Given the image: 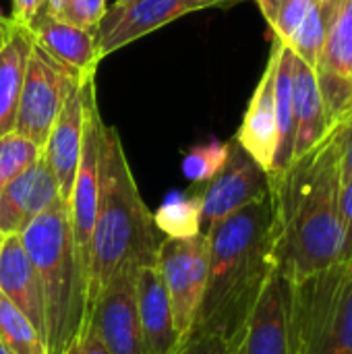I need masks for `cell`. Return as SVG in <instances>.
<instances>
[{
    "label": "cell",
    "mask_w": 352,
    "mask_h": 354,
    "mask_svg": "<svg viewBox=\"0 0 352 354\" xmlns=\"http://www.w3.org/2000/svg\"><path fill=\"white\" fill-rule=\"evenodd\" d=\"M344 124L346 112L305 156L268 174L274 263L288 284L338 263Z\"/></svg>",
    "instance_id": "obj_1"
},
{
    "label": "cell",
    "mask_w": 352,
    "mask_h": 354,
    "mask_svg": "<svg viewBox=\"0 0 352 354\" xmlns=\"http://www.w3.org/2000/svg\"><path fill=\"white\" fill-rule=\"evenodd\" d=\"M210 268L193 332L226 344L247 324L266 282L276 272L268 197L228 216L210 232Z\"/></svg>",
    "instance_id": "obj_2"
},
{
    "label": "cell",
    "mask_w": 352,
    "mask_h": 354,
    "mask_svg": "<svg viewBox=\"0 0 352 354\" xmlns=\"http://www.w3.org/2000/svg\"><path fill=\"white\" fill-rule=\"evenodd\" d=\"M156 230L154 216L141 199L129 166L120 133L116 127L106 124L100 147L98 212L85 284L83 330L102 290L124 266L156 259L160 245Z\"/></svg>",
    "instance_id": "obj_3"
},
{
    "label": "cell",
    "mask_w": 352,
    "mask_h": 354,
    "mask_svg": "<svg viewBox=\"0 0 352 354\" xmlns=\"http://www.w3.org/2000/svg\"><path fill=\"white\" fill-rule=\"evenodd\" d=\"M37 274L48 354H64L83 330V286L77 276L66 203L58 201L19 234Z\"/></svg>",
    "instance_id": "obj_4"
},
{
    "label": "cell",
    "mask_w": 352,
    "mask_h": 354,
    "mask_svg": "<svg viewBox=\"0 0 352 354\" xmlns=\"http://www.w3.org/2000/svg\"><path fill=\"white\" fill-rule=\"evenodd\" d=\"M351 268L338 261L303 282H284L288 354H326L334 311Z\"/></svg>",
    "instance_id": "obj_5"
},
{
    "label": "cell",
    "mask_w": 352,
    "mask_h": 354,
    "mask_svg": "<svg viewBox=\"0 0 352 354\" xmlns=\"http://www.w3.org/2000/svg\"><path fill=\"white\" fill-rule=\"evenodd\" d=\"M85 75L64 66L33 41L19 97L15 133L44 149L68 93Z\"/></svg>",
    "instance_id": "obj_6"
},
{
    "label": "cell",
    "mask_w": 352,
    "mask_h": 354,
    "mask_svg": "<svg viewBox=\"0 0 352 354\" xmlns=\"http://www.w3.org/2000/svg\"><path fill=\"white\" fill-rule=\"evenodd\" d=\"M104 127H106V122L102 120V114L98 108V95L93 91L87 100L77 176H75L73 191H71L68 201H66V218H68V230H71L73 259H75L77 276H79L81 286H83V295H85V284H87L91 234H93L95 212H98L100 147H102ZM83 303H85V299H83Z\"/></svg>",
    "instance_id": "obj_7"
},
{
    "label": "cell",
    "mask_w": 352,
    "mask_h": 354,
    "mask_svg": "<svg viewBox=\"0 0 352 354\" xmlns=\"http://www.w3.org/2000/svg\"><path fill=\"white\" fill-rule=\"evenodd\" d=\"M156 263L170 301L174 332L178 340L195 328L203 301L210 268V239L197 234L193 239H164L158 245Z\"/></svg>",
    "instance_id": "obj_8"
},
{
    "label": "cell",
    "mask_w": 352,
    "mask_h": 354,
    "mask_svg": "<svg viewBox=\"0 0 352 354\" xmlns=\"http://www.w3.org/2000/svg\"><path fill=\"white\" fill-rule=\"evenodd\" d=\"M241 0H116L93 29L100 60L160 27L205 8H224Z\"/></svg>",
    "instance_id": "obj_9"
},
{
    "label": "cell",
    "mask_w": 352,
    "mask_h": 354,
    "mask_svg": "<svg viewBox=\"0 0 352 354\" xmlns=\"http://www.w3.org/2000/svg\"><path fill=\"white\" fill-rule=\"evenodd\" d=\"M197 189L201 197V232H210L228 216L268 197V174L232 139L224 168Z\"/></svg>",
    "instance_id": "obj_10"
},
{
    "label": "cell",
    "mask_w": 352,
    "mask_h": 354,
    "mask_svg": "<svg viewBox=\"0 0 352 354\" xmlns=\"http://www.w3.org/2000/svg\"><path fill=\"white\" fill-rule=\"evenodd\" d=\"M137 266L139 263L124 266L108 282L85 326V330H91L102 340L110 354H145L135 292Z\"/></svg>",
    "instance_id": "obj_11"
},
{
    "label": "cell",
    "mask_w": 352,
    "mask_h": 354,
    "mask_svg": "<svg viewBox=\"0 0 352 354\" xmlns=\"http://www.w3.org/2000/svg\"><path fill=\"white\" fill-rule=\"evenodd\" d=\"M315 75L334 122L352 106V0H338Z\"/></svg>",
    "instance_id": "obj_12"
},
{
    "label": "cell",
    "mask_w": 352,
    "mask_h": 354,
    "mask_svg": "<svg viewBox=\"0 0 352 354\" xmlns=\"http://www.w3.org/2000/svg\"><path fill=\"white\" fill-rule=\"evenodd\" d=\"M93 91H95V73H87L79 81V85L68 93V97L48 135V141L44 145V158L56 176L58 191H60V197L64 203L68 201L75 176H77L87 100Z\"/></svg>",
    "instance_id": "obj_13"
},
{
    "label": "cell",
    "mask_w": 352,
    "mask_h": 354,
    "mask_svg": "<svg viewBox=\"0 0 352 354\" xmlns=\"http://www.w3.org/2000/svg\"><path fill=\"white\" fill-rule=\"evenodd\" d=\"M276 64H278V46L274 41L268 64L257 81V87L249 100L243 122L234 137V141L255 160V164L266 174L274 170V160L278 151V118H276V97H274Z\"/></svg>",
    "instance_id": "obj_14"
},
{
    "label": "cell",
    "mask_w": 352,
    "mask_h": 354,
    "mask_svg": "<svg viewBox=\"0 0 352 354\" xmlns=\"http://www.w3.org/2000/svg\"><path fill=\"white\" fill-rule=\"evenodd\" d=\"M62 201L54 172L41 156L33 166L0 189V230L21 234L31 220Z\"/></svg>",
    "instance_id": "obj_15"
},
{
    "label": "cell",
    "mask_w": 352,
    "mask_h": 354,
    "mask_svg": "<svg viewBox=\"0 0 352 354\" xmlns=\"http://www.w3.org/2000/svg\"><path fill=\"white\" fill-rule=\"evenodd\" d=\"M228 354H288L286 286L278 272L266 282L243 330L228 342Z\"/></svg>",
    "instance_id": "obj_16"
},
{
    "label": "cell",
    "mask_w": 352,
    "mask_h": 354,
    "mask_svg": "<svg viewBox=\"0 0 352 354\" xmlns=\"http://www.w3.org/2000/svg\"><path fill=\"white\" fill-rule=\"evenodd\" d=\"M135 292L145 354H168L178 344V336L156 259L137 266Z\"/></svg>",
    "instance_id": "obj_17"
},
{
    "label": "cell",
    "mask_w": 352,
    "mask_h": 354,
    "mask_svg": "<svg viewBox=\"0 0 352 354\" xmlns=\"http://www.w3.org/2000/svg\"><path fill=\"white\" fill-rule=\"evenodd\" d=\"M0 292L33 324L46 340L44 299L37 274L23 249L19 234L4 236L0 247Z\"/></svg>",
    "instance_id": "obj_18"
},
{
    "label": "cell",
    "mask_w": 352,
    "mask_h": 354,
    "mask_svg": "<svg viewBox=\"0 0 352 354\" xmlns=\"http://www.w3.org/2000/svg\"><path fill=\"white\" fill-rule=\"evenodd\" d=\"M33 41L44 48L52 58L77 73H95L102 62L95 48V35L91 29L77 27L60 17L41 10L29 25Z\"/></svg>",
    "instance_id": "obj_19"
},
{
    "label": "cell",
    "mask_w": 352,
    "mask_h": 354,
    "mask_svg": "<svg viewBox=\"0 0 352 354\" xmlns=\"http://www.w3.org/2000/svg\"><path fill=\"white\" fill-rule=\"evenodd\" d=\"M293 104H295V151L293 160L305 156L330 129L324 95L315 71L295 56L293 60Z\"/></svg>",
    "instance_id": "obj_20"
},
{
    "label": "cell",
    "mask_w": 352,
    "mask_h": 354,
    "mask_svg": "<svg viewBox=\"0 0 352 354\" xmlns=\"http://www.w3.org/2000/svg\"><path fill=\"white\" fill-rule=\"evenodd\" d=\"M31 48L33 35L29 27L15 25L0 50V137L15 131L17 108Z\"/></svg>",
    "instance_id": "obj_21"
},
{
    "label": "cell",
    "mask_w": 352,
    "mask_h": 354,
    "mask_svg": "<svg viewBox=\"0 0 352 354\" xmlns=\"http://www.w3.org/2000/svg\"><path fill=\"white\" fill-rule=\"evenodd\" d=\"M276 46H278V64H276L274 97H276V118H278V151L274 160V170L270 174L284 170L293 162V151H295V104H293L295 54L288 46L280 41H276Z\"/></svg>",
    "instance_id": "obj_22"
},
{
    "label": "cell",
    "mask_w": 352,
    "mask_h": 354,
    "mask_svg": "<svg viewBox=\"0 0 352 354\" xmlns=\"http://www.w3.org/2000/svg\"><path fill=\"white\" fill-rule=\"evenodd\" d=\"M201 197L199 193H170L156 209L154 224L166 239H193L201 234Z\"/></svg>",
    "instance_id": "obj_23"
},
{
    "label": "cell",
    "mask_w": 352,
    "mask_h": 354,
    "mask_svg": "<svg viewBox=\"0 0 352 354\" xmlns=\"http://www.w3.org/2000/svg\"><path fill=\"white\" fill-rule=\"evenodd\" d=\"M336 6H338V0H317L311 12L307 15V19L303 21V25L299 27V31L295 33L293 41L288 44L293 54L301 58L305 64H309L313 71L317 68L326 33L332 23Z\"/></svg>",
    "instance_id": "obj_24"
},
{
    "label": "cell",
    "mask_w": 352,
    "mask_h": 354,
    "mask_svg": "<svg viewBox=\"0 0 352 354\" xmlns=\"http://www.w3.org/2000/svg\"><path fill=\"white\" fill-rule=\"evenodd\" d=\"M0 344L10 354H48L33 324L0 292Z\"/></svg>",
    "instance_id": "obj_25"
},
{
    "label": "cell",
    "mask_w": 352,
    "mask_h": 354,
    "mask_svg": "<svg viewBox=\"0 0 352 354\" xmlns=\"http://www.w3.org/2000/svg\"><path fill=\"white\" fill-rule=\"evenodd\" d=\"M317 0H257L274 39L288 46Z\"/></svg>",
    "instance_id": "obj_26"
},
{
    "label": "cell",
    "mask_w": 352,
    "mask_h": 354,
    "mask_svg": "<svg viewBox=\"0 0 352 354\" xmlns=\"http://www.w3.org/2000/svg\"><path fill=\"white\" fill-rule=\"evenodd\" d=\"M230 153V141H218L210 139L205 143L193 145L180 164V170L185 178H189L193 185H205L210 183L226 164Z\"/></svg>",
    "instance_id": "obj_27"
},
{
    "label": "cell",
    "mask_w": 352,
    "mask_h": 354,
    "mask_svg": "<svg viewBox=\"0 0 352 354\" xmlns=\"http://www.w3.org/2000/svg\"><path fill=\"white\" fill-rule=\"evenodd\" d=\"M41 156L44 149L39 145L15 131L0 137V189L33 166Z\"/></svg>",
    "instance_id": "obj_28"
},
{
    "label": "cell",
    "mask_w": 352,
    "mask_h": 354,
    "mask_svg": "<svg viewBox=\"0 0 352 354\" xmlns=\"http://www.w3.org/2000/svg\"><path fill=\"white\" fill-rule=\"evenodd\" d=\"M326 354H352V268L334 311Z\"/></svg>",
    "instance_id": "obj_29"
},
{
    "label": "cell",
    "mask_w": 352,
    "mask_h": 354,
    "mask_svg": "<svg viewBox=\"0 0 352 354\" xmlns=\"http://www.w3.org/2000/svg\"><path fill=\"white\" fill-rule=\"evenodd\" d=\"M106 0H66L60 19L83 27V29H95L106 12Z\"/></svg>",
    "instance_id": "obj_30"
},
{
    "label": "cell",
    "mask_w": 352,
    "mask_h": 354,
    "mask_svg": "<svg viewBox=\"0 0 352 354\" xmlns=\"http://www.w3.org/2000/svg\"><path fill=\"white\" fill-rule=\"evenodd\" d=\"M168 354H228V344L220 336L191 332Z\"/></svg>",
    "instance_id": "obj_31"
},
{
    "label": "cell",
    "mask_w": 352,
    "mask_h": 354,
    "mask_svg": "<svg viewBox=\"0 0 352 354\" xmlns=\"http://www.w3.org/2000/svg\"><path fill=\"white\" fill-rule=\"evenodd\" d=\"M338 261L352 266V180L342 185L340 197V251Z\"/></svg>",
    "instance_id": "obj_32"
},
{
    "label": "cell",
    "mask_w": 352,
    "mask_h": 354,
    "mask_svg": "<svg viewBox=\"0 0 352 354\" xmlns=\"http://www.w3.org/2000/svg\"><path fill=\"white\" fill-rule=\"evenodd\" d=\"M46 0H12L10 8V21L19 27H29L33 19L44 10Z\"/></svg>",
    "instance_id": "obj_33"
},
{
    "label": "cell",
    "mask_w": 352,
    "mask_h": 354,
    "mask_svg": "<svg viewBox=\"0 0 352 354\" xmlns=\"http://www.w3.org/2000/svg\"><path fill=\"white\" fill-rule=\"evenodd\" d=\"M64 354H110L106 351V346L102 344V340L91 332V330H85L68 348Z\"/></svg>",
    "instance_id": "obj_34"
},
{
    "label": "cell",
    "mask_w": 352,
    "mask_h": 354,
    "mask_svg": "<svg viewBox=\"0 0 352 354\" xmlns=\"http://www.w3.org/2000/svg\"><path fill=\"white\" fill-rule=\"evenodd\" d=\"M352 180V106L346 110L344 143H342V185Z\"/></svg>",
    "instance_id": "obj_35"
},
{
    "label": "cell",
    "mask_w": 352,
    "mask_h": 354,
    "mask_svg": "<svg viewBox=\"0 0 352 354\" xmlns=\"http://www.w3.org/2000/svg\"><path fill=\"white\" fill-rule=\"evenodd\" d=\"M12 29H15V23H12L8 17H4V15L0 12V50H2V46L6 44V39H8V35L12 33Z\"/></svg>",
    "instance_id": "obj_36"
},
{
    "label": "cell",
    "mask_w": 352,
    "mask_h": 354,
    "mask_svg": "<svg viewBox=\"0 0 352 354\" xmlns=\"http://www.w3.org/2000/svg\"><path fill=\"white\" fill-rule=\"evenodd\" d=\"M64 4H66V0H46V6H44V10H46L48 15L60 17V12H62Z\"/></svg>",
    "instance_id": "obj_37"
},
{
    "label": "cell",
    "mask_w": 352,
    "mask_h": 354,
    "mask_svg": "<svg viewBox=\"0 0 352 354\" xmlns=\"http://www.w3.org/2000/svg\"><path fill=\"white\" fill-rule=\"evenodd\" d=\"M0 354H10V353H8V351H6V348H4V346L0 344Z\"/></svg>",
    "instance_id": "obj_38"
},
{
    "label": "cell",
    "mask_w": 352,
    "mask_h": 354,
    "mask_svg": "<svg viewBox=\"0 0 352 354\" xmlns=\"http://www.w3.org/2000/svg\"><path fill=\"white\" fill-rule=\"evenodd\" d=\"M2 241H4V234H2V230H0V247H2Z\"/></svg>",
    "instance_id": "obj_39"
}]
</instances>
